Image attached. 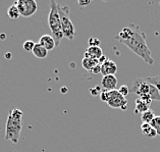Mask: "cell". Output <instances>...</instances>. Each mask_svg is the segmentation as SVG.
<instances>
[{
  "instance_id": "cell-3",
  "label": "cell",
  "mask_w": 160,
  "mask_h": 152,
  "mask_svg": "<svg viewBox=\"0 0 160 152\" xmlns=\"http://www.w3.org/2000/svg\"><path fill=\"white\" fill-rule=\"evenodd\" d=\"M48 25L51 30L52 37L54 38L56 43V46L60 44L61 39L63 38V33H62L61 28V21L59 11H58V3L54 0L50 1V11L48 14Z\"/></svg>"
},
{
  "instance_id": "cell-13",
  "label": "cell",
  "mask_w": 160,
  "mask_h": 152,
  "mask_svg": "<svg viewBox=\"0 0 160 152\" xmlns=\"http://www.w3.org/2000/svg\"><path fill=\"white\" fill-rule=\"evenodd\" d=\"M33 54L35 56H36L37 58H39V59H43V58H46L48 55V50H46L44 47H43L42 45H40L39 43H36L34 46V49H33Z\"/></svg>"
},
{
  "instance_id": "cell-9",
  "label": "cell",
  "mask_w": 160,
  "mask_h": 152,
  "mask_svg": "<svg viewBox=\"0 0 160 152\" xmlns=\"http://www.w3.org/2000/svg\"><path fill=\"white\" fill-rule=\"evenodd\" d=\"M118 82V81L115 76H104L102 78V81H101V84H102V87L105 90L112 91V90H116Z\"/></svg>"
},
{
  "instance_id": "cell-29",
  "label": "cell",
  "mask_w": 160,
  "mask_h": 152,
  "mask_svg": "<svg viewBox=\"0 0 160 152\" xmlns=\"http://www.w3.org/2000/svg\"><path fill=\"white\" fill-rule=\"evenodd\" d=\"M68 92V88L66 87H62L61 88V93H66Z\"/></svg>"
},
{
  "instance_id": "cell-20",
  "label": "cell",
  "mask_w": 160,
  "mask_h": 152,
  "mask_svg": "<svg viewBox=\"0 0 160 152\" xmlns=\"http://www.w3.org/2000/svg\"><path fill=\"white\" fill-rule=\"evenodd\" d=\"M35 44H36V43H34L32 40H27V41H25L24 45H22V47H24V49L26 50V51L32 52L33 49H34Z\"/></svg>"
},
{
  "instance_id": "cell-8",
  "label": "cell",
  "mask_w": 160,
  "mask_h": 152,
  "mask_svg": "<svg viewBox=\"0 0 160 152\" xmlns=\"http://www.w3.org/2000/svg\"><path fill=\"white\" fill-rule=\"evenodd\" d=\"M118 72V65L113 60L107 59L103 64H101V73L104 76H115Z\"/></svg>"
},
{
  "instance_id": "cell-23",
  "label": "cell",
  "mask_w": 160,
  "mask_h": 152,
  "mask_svg": "<svg viewBox=\"0 0 160 152\" xmlns=\"http://www.w3.org/2000/svg\"><path fill=\"white\" fill-rule=\"evenodd\" d=\"M89 47H94V46H100V40L98 38L95 37H91L89 39Z\"/></svg>"
},
{
  "instance_id": "cell-18",
  "label": "cell",
  "mask_w": 160,
  "mask_h": 152,
  "mask_svg": "<svg viewBox=\"0 0 160 152\" xmlns=\"http://www.w3.org/2000/svg\"><path fill=\"white\" fill-rule=\"evenodd\" d=\"M146 81L148 83L152 84L153 86H155L156 88L158 89L160 92V76H154V77H148Z\"/></svg>"
},
{
  "instance_id": "cell-12",
  "label": "cell",
  "mask_w": 160,
  "mask_h": 152,
  "mask_svg": "<svg viewBox=\"0 0 160 152\" xmlns=\"http://www.w3.org/2000/svg\"><path fill=\"white\" fill-rule=\"evenodd\" d=\"M135 114H142L145 111L150 109V105L146 103L145 101H143L141 98H137L135 101Z\"/></svg>"
},
{
  "instance_id": "cell-6",
  "label": "cell",
  "mask_w": 160,
  "mask_h": 152,
  "mask_svg": "<svg viewBox=\"0 0 160 152\" xmlns=\"http://www.w3.org/2000/svg\"><path fill=\"white\" fill-rule=\"evenodd\" d=\"M14 5L18 8L21 17L24 18L32 17L38 9V4L35 0H18L14 2Z\"/></svg>"
},
{
  "instance_id": "cell-31",
  "label": "cell",
  "mask_w": 160,
  "mask_h": 152,
  "mask_svg": "<svg viewBox=\"0 0 160 152\" xmlns=\"http://www.w3.org/2000/svg\"><path fill=\"white\" fill-rule=\"evenodd\" d=\"M13 152H17V151H13Z\"/></svg>"
},
{
  "instance_id": "cell-1",
  "label": "cell",
  "mask_w": 160,
  "mask_h": 152,
  "mask_svg": "<svg viewBox=\"0 0 160 152\" xmlns=\"http://www.w3.org/2000/svg\"><path fill=\"white\" fill-rule=\"evenodd\" d=\"M130 27L132 29V35L128 40L122 42V44L128 46L134 53L146 62L147 64L152 65L154 63V59L152 57L151 50L147 45L146 34L143 32L138 25L130 24Z\"/></svg>"
},
{
  "instance_id": "cell-5",
  "label": "cell",
  "mask_w": 160,
  "mask_h": 152,
  "mask_svg": "<svg viewBox=\"0 0 160 152\" xmlns=\"http://www.w3.org/2000/svg\"><path fill=\"white\" fill-rule=\"evenodd\" d=\"M150 89L151 84L148 83L146 79H141V78H136L132 80V86L130 88V92L136 93L139 96V98H141L143 101H145L146 103L151 104L152 99L150 97Z\"/></svg>"
},
{
  "instance_id": "cell-14",
  "label": "cell",
  "mask_w": 160,
  "mask_h": 152,
  "mask_svg": "<svg viewBox=\"0 0 160 152\" xmlns=\"http://www.w3.org/2000/svg\"><path fill=\"white\" fill-rule=\"evenodd\" d=\"M141 131L142 133L147 136V137L150 138H154L157 136V132L155 131V129L151 126L150 124H146V123H142L141 124Z\"/></svg>"
},
{
  "instance_id": "cell-25",
  "label": "cell",
  "mask_w": 160,
  "mask_h": 152,
  "mask_svg": "<svg viewBox=\"0 0 160 152\" xmlns=\"http://www.w3.org/2000/svg\"><path fill=\"white\" fill-rule=\"evenodd\" d=\"M92 73H94V75H98V73H101V64H97L96 67L92 69Z\"/></svg>"
},
{
  "instance_id": "cell-21",
  "label": "cell",
  "mask_w": 160,
  "mask_h": 152,
  "mask_svg": "<svg viewBox=\"0 0 160 152\" xmlns=\"http://www.w3.org/2000/svg\"><path fill=\"white\" fill-rule=\"evenodd\" d=\"M118 92L120 95H122L123 97H127L128 94H130V87L127 85H122L120 86L119 89H118Z\"/></svg>"
},
{
  "instance_id": "cell-22",
  "label": "cell",
  "mask_w": 160,
  "mask_h": 152,
  "mask_svg": "<svg viewBox=\"0 0 160 152\" xmlns=\"http://www.w3.org/2000/svg\"><path fill=\"white\" fill-rule=\"evenodd\" d=\"M109 95H110V91L103 89V90L101 91V93H100V99H101V101H103V102H107V101L109 100Z\"/></svg>"
},
{
  "instance_id": "cell-2",
  "label": "cell",
  "mask_w": 160,
  "mask_h": 152,
  "mask_svg": "<svg viewBox=\"0 0 160 152\" xmlns=\"http://www.w3.org/2000/svg\"><path fill=\"white\" fill-rule=\"evenodd\" d=\"M22 111L14 108L10 111L5 126V140L18 144L22 129Z\"/></svg>"
},
{
  "instance_id": "cell-27",
  "label": "cell",
  "mask_w": 160,
  "mask_h": 152,
  "mask_svg": "<svg viewBox=\"0 0 160 152\" xmlns=\"http://www.w3.org/2000/svg\"><path fill=\"white\" fill-rule=\"evenodd\" d=\"M78 3H79L80 6H87V5L90 4V3H91V1H90V0H88V1H83V0H80Z\"/></svg>"
},
{
  "instance_id": "cell-11",
  "label": "cell",
  "mask_w": 160,
  "mask_h": 152,
  "mask_svg": "<svg viewBox=\"0 0 160 152\" xmlns=\"http://www.w3.org/2000/svg\"><path fill=\"white\" fill-rule=\"evenodd\" d=\"M103 55V50L100 46H94V47H88L84 54L86 58H93V59L98 60L99 58Z\"/></svg>"
},
{
  "instance_id": "cell-28",
  "label": "cell",
  "mask_w": 160,
  "mask_h": 152,
  "mask_svg": "<svg viewBox=\"0 0 160 152\" xmlns=\"http://www.w3.org/2000/svg\"><path fill=\"white\" fill-rule=\"evenodd\" d=\"M5 58L6 59H11V53H5Z\"/></svg>"
},
{
  "instance_id": "cell-26",
  "label": "cell",
  "mask_w": 160,
  "mask_h": 152,
  "mask_svg": "<svg viewBox=\"0 0 160 152\" xmlns=\"http://www.w3.org/2000/svg\"><path fill=\"white\" fill-rule=\"evenodd\" d=\"M107 59H109V58H108L107 56H105V55H102V56H101V57L99 58V59H98V63H99V64H103L104 62L106 61Z\"/></svg>"
},
{
  "instance_id": "cell-30",
  "label": "cell",
  "mask_w": 160,
  "mask_h": 152,
  "mask_svg": "<svg viewBox=\"0 0 160 152\" xmlns=\"http://www.w3.org/2000/svg\"><path fill=\"white\" fill-rule=\"evenodd\" d=\"M5 34H1V35H0V38H1V39H5Z\"/></svg>"
},
{
  "instance_id": "cell-4",
  "label": "cell",
  "mask_w": 160,
  "mask_h": 152,
  "mask_svg": "<svg viewBox=\"0 0 160 152\" xmlns=\"http://www.w3.org/2000/svg\"><path fill=\"white\" fill-rule=\"evenodd\" d=\"M58 11H59L60 21H61V28L62 33H63V37L68 38V40L72 41L76 38V29L73 26L71 17H69V6L68 5H60L58 3Z\"/></svg>"
},
{
  "instance_id": "cell-16",
  "label": "cell",
  "mask_w": 160,
  "mask_h": 152,
  "mask_svg": "<svg viewBox=\"0 0 160 152\" xmlns=\"http://www.w3.org/2000/svg\"><path fill=\"white\" fill-rule=\"evenodd\" d=\"M155 116L156 115L154 114V111L152 109H149V110H147V111L144 112V114H141V120H142V123L150 124L152 120L154 119Z\"/></svg>"
},
{
  "instance_id": "cell-24",
  "label": "cell",
  "mask_w": 160,
  "mask_h": 152,
  "mask_svg": "<svg viewBox=\"0 0 160 152\" xmlns=\"http://www.w3.org/2000/svg\"><path fill=\"white\" fill-rule=\"evenodd\" d=\"M101 88L99 87V86H96V87L94 88H90V93L93 95V96H97V95H100V93H101Z\"/></svg>"
},
{
  "instance_id": "cell-7",
  "label": "cell",
  "mask_w": 160,
  "mask_h": 152,
  "mask_svg": "<svg viewBox=\"0 0 160 152\" xmlns=\"http://www.w3.org/2000/svg\"><path fill=\"white\" fill-rule=\"evenodd\" d=\"M107 104L112 108H120L122 110H127L128 99L122 95H120L118 90H112L110 91V95H109V100L107 101Z\"/></svg>"
},
{
  "instance_id": "cell-15",
  "label": "cell",
  "mask_w": 160,
  "mask_h": 152,
  "mask_svg": "<svg viewBox=\"0 0 160 152\" xmlns=\"http://www.w3.org/2000/svg\"><path fill=\"white\" fill-rule=\"evenodd\" d=\"M98 63V60L96 59H93V58H86L84 57L83 60H82V65L83 68L88 72H92V69L94 68Z\"/></svg>"
},
{
  "instance_id": "cell-17",
  "label": "cell",
  "mask_w": 160,
  "mask_h": 152,
  "mask_svg": "<svg viewBox=\"0 0 160 152\" xmlns=\"http://www.w3.org/2000/svg\"><path fill=\"white\" fill-rule=\"evenodd\" d=\"M7 15H8L11 19H18L21 17V13H19V10L18 7L13 4L8 7V9H7Z\"/></svg>"
},
{
  "instance_id": "cell-10",
  "label": "cell",
  "mask_w": 160,
  "mask_h": 152,
  "mask_svg": "<svg viewBox=\"0 0 160 152\" xmlns=\"http://www.w3.org/2000/svg\"><path fill=\"white\" fill-rule=\"evenodd\" d=\"M39 44L42 45L48 51H51L56 46L55 40L52 37V35H43V36H41L40 40H39Z\"/></svg>"
},
{
  "instance_id": "cell-19",
  "label": "cell",
  "mask_w": 160,
  "mask_h": 152,
  "mask_svg": "<svg viewBox=\"0 0 160 152\" xmlns=\"http://www.w3.org/2000/svg\"><path fill=\"white\" fill-rule=\"evenodd\" d=\"M150 124L155 129V131L157 132V135L160 136V116L156 115L154 119L150 123Z\"/></svg>"
}]
</instances>
